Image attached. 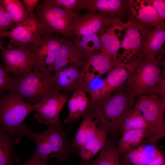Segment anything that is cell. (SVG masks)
I'll use <instances>...</instances> for the list:
<instances>
[{
  "mask_svg": "<svg viewBox=\"0 0 165 165\" xmlns=\"http://www.w3.org/2000/svg\"><path fill=\"white\" fill-rule=\"evenodd\" d=\"M135 104V98L119 88L112 94L97 101H90L84 115L94 119L97 124L103 127L111 137L115 139L122 117Z\"/></svg>",
  "mask_w": 165,
  "mask_h": 165,
  "instance_id": "cell-1",
  "label": "cell"
},
{
  "mask_svg": "<svg viewBox=\"0 0 165 165\" xmlns=\"http://www.w3.org/2000/svg\"><path fill=\"white\" fill-rule=\"evenodd\" d=\"M63 127V124L50 126L44 132L35 133L26 127L23 136L35 141L36 147L33 156L45 162L54 158L58 162L68 163L71 154H78Z\"/></svg>",
  "mask_w": 165,
  "mask_h": 165,
  "instance_id": "cell-2",
  "label": "cell"
},
{
  "mask_svg": "<svg viewBox=\"0 0 165 165\" xmlns=\"http://www.w3.org/2000/svg\"><path fill=\"white\" fill-rule=\"evenodd\" d=\"M13 90L0 96V127L18 143L26 126V117L35 111L33 105Z\"/></svg>",
  "mask_w": 165,
  "mask_h": 165,
  "instance_id": "cell-3",
  "label": "cell"
},
{
  "mask_svg": "<svg viewBox=\"0 0 165 165\" xmlns=\"http://www.w3.org/2000/svg\"><path fill=\"white\" fill-rule=\"evenodd\" d=\"M13 90L24 99L35 103L60 93L53 75L47 68L35 69L23 75L15 76Z\"/></svg>",
  "mask_w": 165,
  "mask_h": 165,
  "instance_id": "cell-4",
  "label": "cell"
},
{
  "mask_svg": "<svg viewBox=\"0 0 165 165\" xmlns=\"http://www.w3.org/2000/svg\"><path fill=\"white\" fill-rule=\"evenodd\" d=\"M130 64L127 81V94L131 97L149 95L156 93L161 75L159 65L144 55Z\"/></svg>",
  "mask_w": 165,
  "mask_h": 165,
  "instance_id": "cell-5",
  "label": "cell"
},
{
  "mask_svg": "<svg viewBox=\"0 0 165 165\" xmlns=\"http://www.w3.org/2000/svg\"><path fill=\"white\" fill-rule=\"evenodd\" d=\"M135 104L148 125L147 144L156 145L165 135V101L158 94L140 96Z\"/></svg>",
  "mask_w": 165,
  "mask_h": 165,
  "instance_id": "cell-6",
  "label": "cell"
},
{
  "mask_svg": "<svg viewBox=\"0 0 165 165\" xmlns=\"http://www.w3.org/2000/svg\"><path fill=\"white\" fill-rule=\"evenodd\" d=\"M62 36L45 34L27 46L34 57L35 69L47 68L53 64L63 42Z\"/></svg>",
  "mask_w": 165,
  "mask_h": 165,
  "instance_id": "cell-7",
  "label": "cell"
},
{
  "mask_svg": "<svg viewBox=\"0 0 165 165\" xmlns=\"http://www.w3.org/2000/svg\"><path fill=\"white\" fill-rule=\"evenodd\" d=\"M0 50L5 68L9 73L18 77L34 70V59L27 46H16L9 43L7 49L0 43Z\"/></svg>",
  "mask_w": 165,
  "mask_h": 165,
  "instance_id": "cell-8",
  "label": "cell"
},
{
  "mask_svg": "<svg viewBox=\"0 0 165 165\" xmlns=\"http://www.w3.org/2000/svg\"><path fill=\"white\" fill-rule=\"evenodd\" d=\"M65 93H60L48 96L33 105L35 112L34 118L41 124L50 126L63 124L59 116L67 100Z\"/></svg>",
  "mask_w": 165,
  "mask_h": 165,
  "instance_id": "cell-9",
  "label": "cell"
},
{
  "mask_svg": "<svg viewBox=\"0 0 165 165\" xmlns=\"http://www.w3.org/2000/svg\"><path fill=\"white\" fill-rule=\"evenodd\" d=\"M35 9V15L43 35L57 34L66 38H74L71 31L72 24L55 13L46 0L40 1Z\"/></svg>",
  "mask_w": 165,
  "mask_h": 165,
  "instance_id": "cell-10",
  "label": "cell"
},
{
  "mask_svg": "<svg viewBox=\"0 0 165 165\" xmlns=\"http://www.w3.org/2000/svg\"><path fill=\"white\" fill-rule=\"evenodd\" d=\"M43 35L39 22L33 16L10 31L0 32V36L10 39L9 43L16 46L26 47Z\"/></svg>",
  "mask_w": 165,
  "mask_h": 165,
  "instance_id": "cell-11",
  "label": "cell"
},
{
  "mask_svg": "<svg viewBox=\"0 0 165 165\" xmlns=\"http://www.w3.org/2000/svg\"><path fill=\"white\" fill-rule=\"evenodd\" d=\"M130 7L127 0H79L77 10L103 13L118 20L124 19Z\"/></svg>",
  "mask_w": 165,
  "mask_h": 165,
  "instance_id": "cell-12",
  "label": "cell"
},
{
  "mask_svg": "<svg viewBox=\"0 0 165 165\" xmlns=\"http://www.w3.org/2000/svg\"><path fill=\"white\" fill-rule=\"evenodd\" d=\"M88 59L74 45L72 39L63 37L54 61L47 69L54 73L69 66H74L80 69Z\"/></svg>",
  "mask_w": 165,
  "mask_h": 165,
  "instance_id": "cell-13",
  "label": "cell"
},
{
  "mask_svg": "<svg viewBox=\"0 0 165 165\" xmlns=\"http://www.w3.org/2000/svg\"><path fill=\"white\" fill-rule=\"evenodd\" d=\"M115 20L108 15L101 13L86 12L71 26L73 36L79 37L92 34H98Z\"/></svg>",
  "mask_w": 165,
  "mask_h": 165,
  "instance_id": "cell-14",
  "label": "cell"
},
{
  "mask_svg": "<svg viewBox=\"0 0 165 165\" xmlns=\"http://www.w3.org/2000/svg\"><path fill=\"white\" fill-rule=\"evenodd\" d=\"M54 73L53 79L58 89L65 93L78 89L84 75L81 68L74 66L65 67Z\"/></svg>",
  "mask_w": 165,
  "mask_h": 165,
  "instance_id": "cell-15",
  "label": "cell"
},
{
  "mask_svg": "<svg viewBox=\"0 0 165 165\" xmlns=\"http://www.w3.org/2000/svg\"><path fill=\"white\" fill-rule=\"evenodd\" d=\"M90 99L86 93L77 89L74 91L68 101V114L64 120L65 123H72L82 118L88 108Z\"/></svg>",
  "mask_w": 165,
  "mask_h": 165,
  "instance_id": "cell-16",
  "label": "cell"
},
{
  "mask_svg": "<svg viewBox=\"0 0 165 165\" xmlns=\"http://www.w3.org/2000/svg\"><path fill=\"white\" fill-rule=\"evenodd\" d=\"M81 69L84 75L78 89L89 94L90 101H95L103 98L105 89L104 79L93 73Z\"/></svg>",
  "mask_w": 165,
  "mask_h": 165,
  "instance_id": "cell-17",
  "label": "cell"
},
{
  "mask_svg": "<svg viewBox=\"0 0 165 165\" xmlns=\"http://www.w3.org/2000/svg\"><path fill=\"white\" fill-rule=\"evenodd\" d=\"M119 63L111 57L101 52L90 57L81 68L84 71L101 76Z\"/></svg>",
  "mask_w": 165,
  "mask_h": 165,
  "instance_id": "cell-18",
  "label": "cell"
},
{
  "mask_svg": "<svg viewBox=\"0 0 165 165\" xmlns=\"http://www.w3.org/2000/svg\"><path fill=\"white\" fill-rule=\"evenodd\" d=\"M80 125L71 142L73 148L78 153L81 148L98 132L99 127L91 117L84 115Z\"/></svg>",
  "mask_w": 165,
  "mask_h": 165,
  "instance_id": "cell-19",
  "label": "cell"
},
{
  "mask_svg": "<svg viewBox=\"0 0 165 165\" xmlns=\"http://www.w3.org/2000/svg\"><path fill=\"white\" fill-rule=\"evenodd\" d=\"M148 132V129L145 128L129 130L123 133L116 144L117 150L120 156L141 145L146 139Z\"/></svg>",
  "mask_w": 165,
  "mask_h": 165,
  "instance_id": "cell-20",
  "label": "cell"
},
{
  "mask_svg": "<svg viewBox=\"0 0 165 165\" xmlns=\"http://www.w3.org/2000/svg\"><path fill=\"white\" fill-rule=\"evenodd\" d=\"M148 34L144 50V56L148 60L155 61L154 56L160 50L165 41V28L162 22L155 25Z\"/></svg>",
  "mask_w": 165,
  "mask_h": 165,
  "instance_id": "cell-21",
  "label": "cell"
},
{
  "mask_svg": "<svg viewBox=\"0 0 165 165\" xmlns=\"http://www.w3.org/2000/svg\"><path fill=\"white\" fill-rule=\"evenodd\" d=\"M116 144L115 139L111 137L107 138L98 156L93 160L82 161L80 165H120Z\"/></svg>",
  "mask_w": 165,
  "mask_h": 165,
  "instance_id": "cell-22",
  "label": "cell"
},
{
  "mask_svg": "<svg viewBox=\"0 0 165 165\" xmlns=\"http://www.w3.org/2000/svg\"><path fill=\"white\" fill-rule=\"evenodd\" d=\"M129 68V64L121 63L108 73L104 79L105 89L104 97L112 94L127 81Z\"/></svg>",
  "mask_w": 165,
  "mask_h": 165,
  "instance_id": "cell-23",
  "label": "cell"
},
{
  "mask_svg": "<svg viewBox=\"0 0 165 165\" xmlns=\"http://www.w3.org/2000/svg\"><path fill=\"white\" fill-rule=\"evenodd\" d=\"M114 24H111L107 25L98 35L101 43V52L116 60L121 44L115 32L117 26Z\"/></svg>",
  "mask_w": 165,
  "mask_h": 165,
  "instance_id": "cell-24",
  "label": "cell"
},
{
  "mask_svg": "<svg viewBox=\"0 0 165 165\" xmlns=\"http://www.w3.org/2000/svg\"><path fill=\"white\" fill-rule=\"evenodd\" d=\"M97 134L86 142L79 152L78 155L83 162H88L92 159L104 146L108 134L107 130L99 125Z\"/></svg>",
  "mask_w": 165,
  "mask_h": 165,
  "instance_id": "cell-25",
  "label": "cell"
},
{
  "mask_svg": "<svg viewBox=\"0 0 165 165\" xmlns=\"http://www.w3.org/2000/svg\"><path fill=\"white\" fill-rule=\"evenodd\" d=\"M15 140L0 127V165H13L16 159L14 146Z\"/></svg>",
  "mask_w": 165,
  "mask_h": 165,
  "instance_id": "cell-26",
  "label": "cell"
},
{
  "mask_svg": "<svg viewBox=\"0 0 165 165\" xmlns=\"http://www.w3.org/2000/svg\"><path fill=\"white\" fill-rule=\"evenodd\" d=\"M145 128L148 129V124L140 111L134 105L122 117L119 134L121 135L129 130Z\"/></svg>",
  "mask_w": 165,
  "mask_h": 165,
  "instance_id": "cell-27",
  "label": "cell"
},
{
  "mask_svg": "<svg viewBox=\"0 0 165 165\" xmlns=\"http://www.w3.org/2000/svg\"><path fill=\"white\" fill-rule=\"evenodd\" d=\"M74 45L88 58L92 55L101 52V45L98 35L92 34L74 38Z\"/></svg>",
  "mask_w": 165,
  "mask_h": 165,
  "instance_id": "cell-28",
  "label": "cell"
},
{
  "mask_svg": "<svg viewBox=\"0 0 165 165\" xmlns=\"http://www.w3.org/2000/svg\"><path fill=\"white\" fill-rule=\"evenodd\" d=\"M2 4L11 17L16 26L27 20L30 17L27 15L25 7L18 0H2Z\"/></svg>",
  "mask_w": 165,
  "mask_h": 165,
  "instance_id": "cell-29",
  "label": "cell"
},
{
  "mask_svg": "<svg viewBox=\"0 0 165 165\" xmlns=\"http://www.w3.org/2000/svg\"><path fill=\"white\" fill-rule=\"evenodd\" d=\"M141 44L140 35L138 30L134 26L129 27L122 42V46L125 50L131 51V56L139 49Z\"/></svg>",
  "mask_w": 165,
  "mask_h": 165,
  "instance_id": "cell-30",
  "label": "cell"
},
{
  "mask_svg": "<svg viewBox=\"0 0 165 165\" xmlns=\"http://www.w3.org/2000/svg\"><path fill=\"white\" fill-rule=\"evenodd\" d=\"M138 17L144 23L150 25H155L162 20L153 6H144L138 12Z\"/></svg>",
  "mask_w": 165,
  "mask_h": 165,
  "instance_id": "cell-31",
  "label": "cell"
},
{
  "mask_svg": "<svg viewBox=\"0 0 165 165\" xmlns=\"http://www.w3.org/2000/svg\"><path fill=\"white\" fill-rule=\"evenodd\" d=\"M15 76L12 75L6 68L0 67V96L13 90Z\"/></svg>",
  "mask_w": 165,
  "mask_h": 165,
  "instance_id": "cell-32",
  "label": "cell"
},
{
  "mask_svg": "<svg viewBox=\"0 0 165 165\" xmlns=\"http://www.w3.org/2000/svg\"><path fill=\"white\" fill-rule=\"evenodd\" d=\"M14 25L15 26L11 17L0 0V32L13 28Z\"/></svg>",
  "mask_w": 165,
  "mask_h": 165,
  "instance_id": "cell-33",
  "label": "cell"
},
{
  "mask_svg": "<svg viewBox=\"0 0 165 165\" xmlns=\"http://www.w3.org/2000/svg\"><path fill=\"white\" fill-rule=\"evenodd\" d=\"M142 145L130 150L125 154L127 159L133 165H145L142 155Z\"/></svg>",
  "mask_w": 165,
  "mask_h": 165,
  "instance_id": "cell-34",
  "label": "cell"
},
{
  "mask_svg": "<svg viewBox=\"0 0 165 165\" xmlns=\"http://www.w3.org/2000/svg\"><path fill=\"white\" fill-rule=\"evenodd\" d=\"M50 4L57 7L71 10H77L79 0H46Z\"/></svg>",
  "mask_w": 165,
  "mask_h": 165,
  "instance_id": "cell-35",
  "label": "cell"
},
{
  "mask_svg": "<svg viewBox=\"0 0 165 165\" xmlns=\"http://www.w3.org/2000/svg\"><path fill=\"white\" fill-rule=\"evenodd\" d=\"M154 7L163 21L165 18V0H154L152 1Z\"/></svg>",
  "mask_w": 165,
  "mask_h": 165,
  "instance_id": "cell-36",
  "label": "cell"
},
{
  "mask_svg": "<svg viewBox=\"0 0 165 165\" xmlns=\"http://www.w3.org/2000/svg\"><path fill=\"white\" fill-rule=\"evenodd\" d=\"M25 5L28 16L30 17H32L35 13L34 10L40 2L39 0H23Z\"/></svg>",
  "mask_w": 165,
  "mask_h": 165,
  "instance_id": "cell-37",
  "label": "cell"
},
{
  "mask_svg": "<svg viewBox=\"0 0 165 165\" xmlns=\"http://www.w3.org/2000/svg\"><path fill=\"white\" fill-rule=\"evenodd\" d=\"M165 78L161 76L157 84L156 93L158 94L165 101Z\"/></svg>",
  "mask_w": 165,
  "mask_h": 165,
  "instance_id": "cell-38",
  "label": "cell"
},
{
  "mask_svg": "<svg viewBox=\"0 0 165 165\" xmlns=\"http://www.w3.org/2000/svg\"><path fill=\"white\" fill-rule=\"evenodd\" d=\"M23 165H50L47 162L42 161L38 158L34 156Z\"/></svg>",
  "mask_w": 165,
  "mask_h": 165,
  "instance_id": "cell-39",
  "label": "cell"
},
{
  "mask_svg": "<svg viewBox=\"0 0 165 165\" xmlns=\"http://www.w3.org/2000/svg\"><path fill=\"white\" fill-rule=\"evenodd\" d=\"M146 165H165V158L163 153L160 152L157 157Z\"/></svg>",
  "mask_w": 165,
  "mask_h": 165,
  "instance_id": "cell-40",
  "label": "cell"
},
{
  "mask_svg": "<svg viewBox=\"0 0 165 165\" xmlns=\"http://www.w3.org/2000/svg\"><path fill=\"white\" fill-rule=\"evenodd\" d=\"M119 162L120 165H133L129 162L125 155L120 156Z\"/></svg>",
  "mask_w": 165,
  "mask_h": 165,
  "instance_id": "cell-41",
  "label": "cell"
},
{
  "mask_svg": "<svg viewBox=\"0 0 165 165\" xmlns=\"http://www.w3.org/2000/svg\"><path fill=\"white\" fill-rule=\"evenodd\" d=\"M0 43H2V42L1 41H0Z\"/></svg>",
  "mask_w": 165,
  "mask_h": 165,
  "instance_id": "cell-42",
  "label": "cell"
},
{
  "mask_svg": "<svg viewBox=\"0 0 165 165\" xmlns=\"http://www.w3.org/2000/svg\"></svg>",
  "mask_w": 165,
  "mask_h": 165,
  "instance_id": "cell-43",
  "label": "cell"
}]
</instances>
